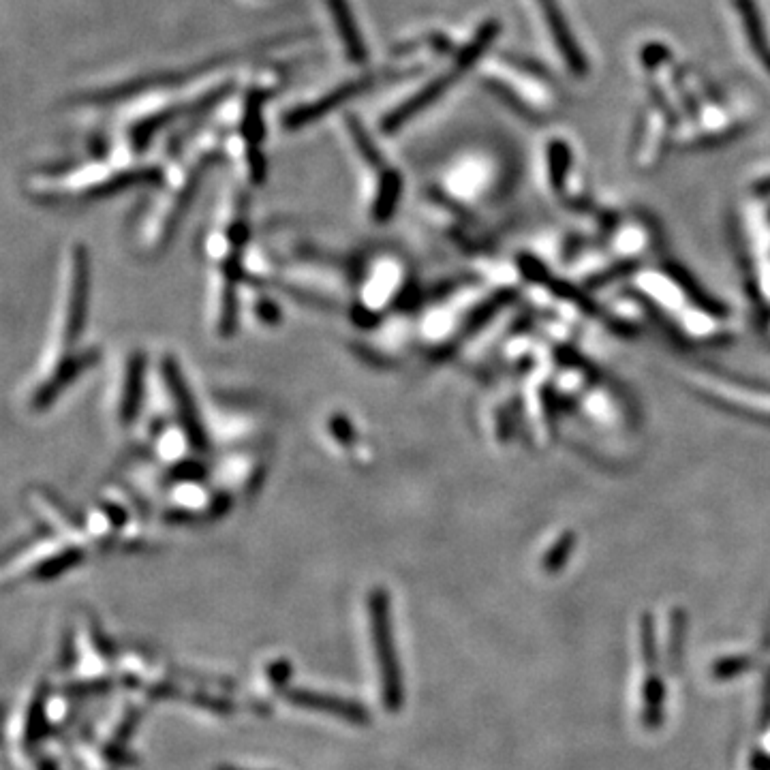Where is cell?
Here are the masks:
<instances>
[{"label": "cell", "mask_w": 770, "mask_h": 770, "mask_svg": "<svg viewBox=\"0 0 770 770\" xmlns=\"http://www.w3.org/2000/svg\"><path fill=\"white\" fill-rule=\"evenodd\" d=\"M368 621H371L373 649L379 664L383 708L388 713H398L405 704V687L392 631L390 599L383 589H375L368 595Z\"/></svg>", "instance_id": "obj_1"}, {"label": "cell", "mask_w": 770, "mask_h": 770, "mask_svg": "<svg viewBox=\"0 0 770 770\" xmlns=\"http://www.w3.org/2000/svg\"><path fill=\"white\" fill-rule=\"evenodd\" d=\"M492 33H495V24H486L482 30H477L475 37L465 45V48H460L458 52H454L448 73L443 71L441 75H437L435 80H430L422 90L415 92L413 97H409L403 105H398L396 110H392L388 116L383 118V131L385 133L398 131L400 127L407 125V122L415 114H420L422 110H426L428 105H433L443 95V92L452 86L456 77L460 73H465L475 63V58L482 54V50L486 48V43L492 39Z\"/></svg>", "instance_id": "obj_2"}, {"label": "cell", "mask_w": 770, "mask_h": 770, "mask_svg": "<svg viewBox=\"0 0 770 770\" xmlns=\"http://www.w3.org/2000/svg\"><path fill=\"white\" fill-rule=\"evenodd\" d=\"M283 696H285V700L291 706L304 708V711L326 713V715H332L336 719L351 723V726H368V723L373 721V717H371V713H368L366 706H362L356 700L332 696V693L287 687L283 691Z\"/></svg>", "instance_id": "obj_3"}, {"label": "cell", "mask_w": 770, "mask_h": 770, "mask_svg": "<svg viewBox=\"0 0 770 770\" xmlns=\"http://www.w3.org/2000/svg\"><path fill=\"white\" fill-rule=\"evenodd\" d=\"M379 82L377 75H366V77H356V80L351 82H345L338 88L330 90L328 95H323L311 103L306 105H300V107H294V110L285 114V120L283 125L287 129H302L306 125H313V122H317L321 116H326L334 110H338V107L345 105L349 99L362 95V92H366L368 88H373L375 84Z\"/></svg>", "instance_id": "obj_4"}, {"label": "cell", "mask_w": 770, "mask_h": 770, "mask_svg": "<svg viewBox=\"0 0 770 770\" xmlns=\"http://www.w3.org/2000/svg\"><path fill=\"white\" fill-rule=\"evenodd\" d=\"M326 7L332 15L334 33L338 43H341L345 58L351 65H364L368 60V48L349 0H326Z\"/></svg>", "instance_id": "obj_5"}, {"label": "cell", "mask_w": 770, "mask_h": 770, "mask_svg": "<svg viewBox=\"0 0 770 770\" xmlns=\"http://www.w3.org/2000/svg\"><path fill=\"white\" fill-rule=\"evenodd\" d=\"M165 379H167V383H169V390H172V394H174V400L178 403V409H180L178 413H180L182 424L187 426V433H189V437L195 441L197 448H202V443H204V433H202V428H199V422H197V415H195L193 403H191L189 394L184 392V383H182L178 368H176L174 364H167V368H165Z\"/></svg>", "instance_id": "obj_6"}, {"label": "cell", "mask_w": 770, "mask_h": 770, "mask_svg": "<svg viewBox=\"0 0 770 770\" xmlns=\"http://www.w3.org/2000/svg\"><path fill=\"white\" fill-rule=\"evenodd\" d=\"M400 193H403V180H400V174L396 169H383L381 178L377 182V195L373 202V217L377 221H385L392 217V212L396 210V204L400 199Z\"/></svg>", "instance_id": "obj_7"}, {"label": "cell", "mask_w": 770, "mask_h": 770, "mask_svg": "<svg viewBox=\"0 0 770 770\" xmlns=\"http://www.w3.org/2000/svg\"><path fill=\"white\" fill-rule=\"evenodd\" d=\"M142 360L140 358H133L131 366H129V373H127V385H125V396H122V415H125V420H131L133 413H135V407L137 403H140V394H142Z\"/></svg>", "instance_id": "obj_8"}, {"label": "cell", "mask_w": 770, "mask_h": 770, "mask_svg": "<svg viewBox=\"0 0 770 770\" xmlns=\"http://www.w3.org/2000/svg\"><path fill=\"white\" fill-rule=\"evenodd\" d=\"M187 702L202 708V711H208V713H214V715H234L238 711V706L223 698V696H212V693H204V691H193V693H187Z\"/></svg>", "instance_id": "obj_9"}, {"label": "cell", "mask_w": 770, "mask_h": 770, "mask_svg": "<svg viewBox=\"0 0 770 770\" xmlns=\"http://www.w3.org/2000/svg\"><path fill=\"white\" fill-rule=\"evenodd\" d=\"M291 676H294V666H291L289 661H285V659L274 661V664L268 666V679H270L272 687H276V689L285 691L289 687Z\"/></svg>", "instance_id": "obj_10"}, {"label": "cell", "mask_w": 770, "mask_h": 770, "mask_svg": "<svg viewBox=\"0 0 770 770\" xmlns=\"http://www.w3.org/2000/svg\"><path fill=\"white\" fill-rule=\"evenodd\" d=\"M150 698H159V700H176V698H184V693L178 685H172V683H161L157 687H150L148 691Z\"/></svg>", "instance_id": "obj_11"}, {"label": "cell", "mask_w": 770, "mask_h": 770, "mask_svg": "<svg viewBox=\"0 0 770 770\" xmlns=\"http://www.w3.org/2000/svg\"><path fill=\"white\" fill-rule=\"evenodd\" d=\"M140 719H142V711H131L125 717V721H122V726L118 728V732H116V743L127 741L129 734L137 728V723H140Z\"/></svg>", "instance_id": "obj_12"}, {"label": "cell", "mask_w": 770, "mask_h": 770, "mask_svg": "<svg viewBox=\"0 0 770 770\" xmlns=\"http://www.w3.org/2000/svg\"><path fill=\"white\" fill-rule=\"evenodd\" d=\"M214 770H244V768H234V766H217Z\"/></svg>", "instance_id": "obj_13"}]
</instances>
